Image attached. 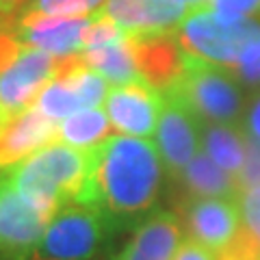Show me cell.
<instances>
[{
	"instance_id": "6da1fadb",
	"label": "cell",
	"mask_w": 260,
	"mask_h": 260,
	"mask_svg": "<svg viewBox=\"0 0 260 260\" xmlns=\"http://www.w3.org/2000/svg\"><path fill=\"white\" fill-rule=\"evenodd\" d=\"M165 165L154 143L130 135H111L95 148L98 206L117 232L148 217L162 191Z\"/></svg>"
},
{
	"instance_id": "7a4b0ae2",
	"label": "cell",
	"mask_w": 260,
	"mask_h": 260,
	"mask_svg": "<svg viewBox=\"0 0 260 260\" xmlns=\"http://www.w3.org/2000/svg\"><path fill=\"white\" fill-rule=\"evenodd\" d=\"M93 169L95 148L80 150L68 143H48L0 174L24 200L54 217L68 204H98Z\"/></svg>"
},
{
	"instance_id": "3957f363",
	"label": "cell",
	"mask_w": 260,
	"mask_h": 260,
	"mask_svg": "<svg viewBox=\"0 0 260 260\" xmlns=\"http://www.w3.org/2000/svg\"><path fill=\"white\" fill-rule=\"evenodd\" d=\"M115 232L98 204H68L48 221L28 260H93L109 249Z\"/></svg>"
},
{
	"instance_id": "277c9868",
	"label": "cell",
	"mask_w": 260,
	"mask_h": 260,
	"mask_svg": "<svg viewBox=\"0 0 260 260\" xmlns=\"http://www.w3.org/2000/svg\"><path fill=\"white\" fill-rule=\"evenodd\" d=\"M165 93L176 95L195 117L208 124H237L245 107V98L232 72L186 52L182 76Z\"/></svg>"
},
{
	"instance_id": "5b68a950",
	"label": "cell",
	"mask_w": 260,
	"mask_h": 260,
	"mask_svg": "<svg viewBox=\"0 0 260 260\" xmlns=\"http://www.w3.org/2000/svg\"><path fill=\"white\" fill-rule=\"evenodd\" d=\"M258 20L223 22L217 13L198 9L176 28V37L182 50L198 59L221 65L230 72L239 59L241 48L256 30Z\"/></svg>"
},
{
	"instance_id": "8992f818",
	"label": "cell",
	"mask_w": 260,
	"mask_h": 260,
	"mask_svg": "<svg viewBox=\"0 0 260 260\" xmlns=\"http://www.w3.org/2000/svg\"><path fill=\"white\" fill-rule=\"evenodd\" d=\"M59 72V56L24 46L0 70V117L13 119L37 100L39 91Z\"/></svg>"
},
{
	"instance_id": "52a82bcc",
	"label": "cell",
	"mask_w": 260,
	"mask_h": 260,
	"mask_svg": "<svg viewBox=\"0 0 260 260\" xmlns=\"http://www.w3.org/2000/svg\"><path fill=\"white\" fill-rule=\"evenodd\" d=\"M176 213L186 237L219 256L237 241L241 217L237 198H186L176 200Z\"/></svg>"
},
{
	"instance_id": "ba28073f",
	"label": "cell",
	"mask_w": 260,
	"mask_h": 260,
	"mask_svg": "<svg viewBox=\"0 0 260 260\" xmlns=\"http://www.w3.org/2000/svg\"><path fill=\"white\" fill-rule=\"evenodd\" d=\"M50 219L0 174V260H28Z\"/></svg>"
},
{
	"instance_id": "9c48e42d",
	"label": "cell",
	"mask_w": 260,
	"mask_h": 260,
	"mask_svg": "<svg viewBox=\"0 0 260 260\" xmlns=\"http://www.w3.org/2000/svg\"><path fill=\"white\" fill-rule=\"evenodd\" d=\"M91 20L93 15L59 18L18 11L9 18V30L20 44L63 59L83 52V39Z\"/></svg>"
},
{
	"instance_id": "30bf717a",
	"label": "cell",
	"mask_w": 260,
	"mask_h": 260,
	"mask_svg": "<svg viewBox=\"0 0 260 260\" xmlns=\"http://www.w3.org/2000/svg\"><path fill=\"white\" fill-rule=\"evenodd\" d=\"M162 98L165 104L156 126V150L165 172L176 178L200 152V124L189 107L176 95L162 93Z\"/></svg>"
},
{
	"instance_id": "8fae6325",
	"label": "cell",
	"mask_w": 260,
	"mask_h": 260,
	"mask_svg": "<svg viewBox=\"0 0 260 260\" xmlns=\"http://www.w3.org/2000/svg\"><path fill=\"white\" fill-rule=\"evenodd\" d=\"M165 104L160 91L141 80L117 85L107 95V115L113 128L130 137H152Z\"/></svg>"
},
{
	"instance_id": "7c38bea8",
	"label": "cell",
	"mask_w": 260,
	"mask_h": 260,
	"mask_svg": "<svg viewBox=\"0 0 260 260\" xmlns=\"http://www.w3.org/2000/svg\"><path fill=\"white\" fill-rule=\"evenodd\" d=\"M184 9L178 0H107L95 15L111 20L126 35L143 37L176 32Z\"/></svg>"
},
{
	"instance_id": "4fadbf2b",
	"label": "cell",
	"mask_w": 260,
	"mask_h": 260,
	"mask_svg": "<svg viewBox=\"0 0 260 260\" xmlns=\"http://www.w3.org/2000/svg\"><path fill=\"white\" fill-rule=\"evenodd\" d=\"M184 241L182 221L176 210L154 208L135 225V232L117 260H174L178 247Z\"/></svg>"
},
{
	"instance_id": "5bb4252c",
	"label": "cell",
	"mask_w": 260,
	"mask_h": 260,
	"mask_svg": "<svg viewBox=\"0 0 260 260\" xmlns=\"http://www.w3.org/2000/svg\"><path fill=\"white\" fill-rule=\"evenodd\" d=\"M133 48L141 83H148L156 91L165 93L182 76L184 50L176 32L133 37Z\"/></svg>"
},
{
	"instance_id": "9a60e30c",
	"label": "cell",
	"mask_w": 260,
	"mask_h": 260,
	"mask_svg": "<svg viewBox=\"0 0 260 260\" xmlns=\"http://www.w3.org/2000/svg\"><path fill=\"white\" fill-rule=\"evenodd\" d=\"M56 128H59L56 121L46 117L35 107H28L20 115L9 119L0 135V172L52 143L56 139Z\"/></svg>"
},
{
	"instance_id": "2e32d148",
	"label": "cell",
	"mask_w": 260,
	"mask_h": 260,
	"mask_svg": "<svg viewBox=\"0 0 260 260\" xmlns=\"http://www.w3.org/2000/svg\"><path fill=\"white\" fill-rule=\"evenodd\" d=\"M176 200L186 198H237V178L210 160L206 152H198L180 174L172 178Z\"/></svg>"
},
{
	"instance_id": "e0dca14e",
	"label": "cell",
	"mask_w": 260,
	"mask_h": 260,
	"mask_svg": "<svg viewBox=\"0 0 260 260\" xmlns=\"http://www.w3.org/2000/svg\"><path fill=\"white\" fill-rule=\"evenodd\" d=\"M85 63L104 76L113 85H126L135 83L139 78V70H137V59H135V48H133V37L124 35L121 39L113 44H107L95 50L80 52Z\"/></svg>"
},
{
	"instance_id": "ac0fdd59",
	"label": "cell",
	"mask_w": 260,
	"mask_h": 260,
	"mask_svg": "<svg viewBox=\"0 0 260 260\" xmlns=\"http://www.w3.org/2000/svg\"><path fill=\"white\" fill-rule=\"evenodd\" d=\"M202 152L237 178L245 158V135L234 124H206L202 133Z\"/></svg>"
},
{
	"instance_id": "d6986e66",
	"label": "cell",
	"mask_w": 260,
	"mask_h": 260,
	"mask_svg": "<svg viewBox=\"0 0 260 260\" xmlns=\"http://www.w3.org/2000/svg\"><path fill=\"white\" fill-rule=\"evenodd\" d=\"M111 126L109 115L100 109L78 111L61 121V126L56 128V139L72 148L93 150L111 137Z\"/></svg>"
},
{
	"instance_id": "ffe728a7",
	"label": "cell",
	"mask_w": 260,
	"mask_h": 260,
	"mask_svg": "<svg viewBox=\"0 0 260 260\" xmlns=\"http://www.w3.org/2000/svg\"><path fill=\"white\" fill-rule=\"evenodd\" d=\"M35 109H39L52 121H63L78 111H85L74 85H72L70 78L61 74V72H56V76L39 91L37 100H35Z\"/></svg>"
},
{
	"instance_id": "44dd1931",
	"label": "cell",
	"mask_w": 260,
	"mask_h": 260,
	"mask_svg": "<svg viewBox=\"0 0 260 260\" xmlns=\"http://www.w3.org/2000/svg\"><path fill=\"white\" fill-rule=\"evenodd\" d=\"M237 206L241 217L239 237L260 258V186L237 193Z\"/></svg>"
},
{
	"instance_id": "7402d4cb",
	"label": "cell",
	"mask_w": 260,
	"mask_h": 260,
	"mask_svg": "<svg viewBox=\"0 0 260 260\" xmlns=\"http://www.w3.org/2000/svg\"><path fill=\"white\" fill-rule=\"evenodd\" d=\"M107 0H28L20 11L37 15H59V18H78L95 15Z\"/></svg>"
},
{
	"instance_id": "603a6c76",
	"label": "cell",
	"mask_w": 260,
	"mask_h": 260,
	"mask_svg": "<svg viewBox=\"0 0 260 260\" xmlns=\"http://www.w3.org/2000/svg\"><path fill=\"white\" fill-rule=\"evenodd\" d=\"M230 72L241 85H245L249 89L260 87V24L251 32V37L245 42V46L241 48L239 59Z\"/></svg>"
},
{
	"instance_id": "cb8c5ba5",
	"label": "cell",
	"mask_w": 260,
	"mask_h": 260,
	"mask_svg": "<svg viewBox=\"0 0 260 260\" xmlns=\"http://www.w3.org/2000/svg\"><path fill=\"white\" fill-rule=\"evenodd\" d=\"M260 186V141L245 135V158L237 174V189L245 191Z\"/></svg>"
},
{
	"instance_id": "d4e9b609",
	"label": "cell",
	"mask_w": 260,
	"mask_h": 260,
	"mask_svg": "<svg viewBox=\"0 0 260 260\" xmlns=\"http://www.w3.org/2000/svg\"><path fill=\"white\" fill-rule=\"evenodd\" d=\"M210 7L223 22L260 18V0H210Z\"/></svg>"
},
{
	"instance_id": "484cf974",
	"label": "cell",
	"mask_w": 260,
	"mask_h": 260,
	"mask_svg": "<svg viewBox=\"0 0 260 260\" xmlns=\"http://www.w3.org/2000/svg\"><path fill=\"white\" fill-rule=\"evenodd\" d=\"M174 260H217V256L210 249H206L204 245H200L198 241L186 237L180 243V247H178Z\"/></svg>"
},
{
	"instance_id": "4316f807",
	"label": "cell",
	"mask_w": 260,
	"mask_h": 260,
	"mask_svg": "<svg viewBox=\"0 0 260 260\" xmlns=\"http://www.w3.org/2000/svg\"><path fill=\"white\" fill-rule=\"evenodd\" d=\"M243 128H245V135L251 137V139L260 141V95H256L251 100L245 121H243Z\"/></svg>"
},
{
	"instance_id": "83f0119b",
	"label": "cell",
	"mask_w": 260,
	"mask_h": 260,
	"mask_svg": "<svg viewBox=\"0 0 260 260\" xmlns=\"http://www.w3.org/2000/svg\"><path fill=\"white\" fill-rule=\"evenodd\" d=\"M217 260H260V258L241 241V237H237V241L228 249H223L221 254L217 256Z\"/></svg>"
},
{
	"instance_id": "f1b7e54d",
	"label": "cell",
	"mask_w": 260,
	"mask_h": 260,
	"mask_svg": "<svg viewBox=\"0 0 260 260\" xmlns=\"http://www.w3.org/2000/svg\"><path fill=\"white\" fill-rule=\"evenodd\" d=\"M28 0H0V11L7 13V15H13L18 13Z\"/></svg>"
},
{
	"instance_id": "f546056e",
	"label": "cell",
	"mask_w": 260,
	"mask_h": 260,
	"mask_svg": "<svg viewBox=\"0 0 260 260\" xmlns=\"http://www.w3.org/2000/svg\"><path fill=\"white\" fill-rule=\"evenodd\" d=\"M186 9H204L206 5H210V0H178Z\"/></svg>"
},
{
	"instance_id": "4dcf8cb0",
	"label": "cell",
	"mask_w": 260,
	"mask_h": 260,
	"mask_svg": "<svg viewBox=\"0 0 260 260\" xmlns=\"http://www.w3.org/2000/svg\"><path fill=\"white\" fill-rule=\"evenodd\" d=\"M9 18H11V15H7V13L0 11V28H5L7 24H9Z\"/></svg>"
},
{
	"instance_id": "1f68e13d",
	"label": "cell",
	"mask_w": 260,
	"mask_h": 260,
	"mask_svg": "<svg viewBox=\"0 0 260 260\" xmlns=\"http://www.w3.org/2000/svg\"><path fill=\"white\" fill-rule=\"evenodd\" d=\"M7 124H9V121H7V119H3V117H0V135H3V130H5V126Z\"/></svg>"
},
{
	"instance_id": "d6a6232c",
	"label": "cell",
	"mask_w": 260,
	"mask_h": 260,
	"mask_svg": "<svg viewBox=\"0 0 260 260\" xmlns=\"http://www.w3.org/2000/svg\"><path fill=\"white\" fill-rule=\"evenodd\" d=\"M93 260H117L115 256H98V258H93Z\"/></svg>"
}]
</instances>
